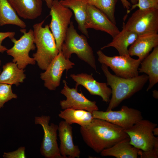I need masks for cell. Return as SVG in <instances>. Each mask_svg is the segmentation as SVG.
<instances>
[{
  "label": "cell",
  "mask_w": 158,
  "mask_h": 158,
  "mask_svg": "<svg viewBox=\"0 0 158 158\" xmlns=\"http://www.w3.org/2000/svg\"><path fill=\"white\" fill-rule=\"evenodd\" d=\"M80 132L86 145L97 153L129 137L122 128L103 120L93 118Z\"/></svg>",
  "instance_id": "1"
},
{
  "label": "cell",
  "mask_w": 158,
  "mask_h": 158,
  "mask_svg": "<svg viewBox=\"0 0 158 158\" xmlns=\"http://www.w3.org/2000/svg\"><path fill=\"white\" fill-rule=\"evenodd\" d=\"M101 68L111 87V95L106 111L113 110L123 100L128 99L140 90L148 80V76L143 74L131 78H125L111 74L108 67L102 64Z\"/></svg>",
  "instance_id": "2"
},
{
  "label": "cell",
  "mask_w": 158,
  "mask_h": 158,
  "mask_svg": "<svg viewBox=\"0 0 158 158\" xmlns=\"http://www.w3.org/2000/svg\"><path fill=\"white\" fill-rule=\"evenodd\" d=\"M44 20L33 26L34 43L37 48L33 57L39 67L45 70L59 51L49 25L42 27Z\"/></svg>",
  "instance_id": "3"
},
{
  "label": "cell",
  "mask_w": 158,
  "mask_h": 158,
  "mask_svg": "<svg viewBox=\"0 0 158 158\" xmlns=\"http://www.w3.org/2000/svg\"><path fill=\"white\" fill-rule=\"evenodd\" d=\"M62 44L61 51L66 59H69L72 54H76L81 60L87 63L96 71L97 67L93 50L86 37L79 35L71 22Z\"/></svg>",
  "instance_id": "4"
},
{
  "label": "cell",
  "mask_w": 158,
  "mask_h": 158,
  "mask_svg": "<svg viewBox=\"0 0 158 158\" xmlns=\"http://www.w3.org/2000/svg\"><path fill=\"white\" fill-rule=\"evenodd\" d=\"M97 53L98 61L110 67L116 76L129 78L139 75L138 68L141 62L139 59H134L129 55L109 56L101 50Z\"/></svg>",
  "instance_id": "5"
},
{
  "label": "cell",
  "mask_w": 158,
  "mask_h": 158,
  "mask_svg": "<svg viewBox=\"0 0 158 158\" xmlns=\"http://www.w3.org/2000/svg\"><path fill=\"white\" fill-rule=\"evenodd\" d=\"M20 30L23 35L18 40L14 37L11 39L13 46L7 49L6 52L8 55L13 58V62L16 63L19 68L24 69L29 64H35L34 59L29 56V53L30 51L35 49V46L33 30L30 29L27 32L26 30L23 28Z\"/></svg>",
  "instance_id": "6"
},
{
  "label": "cell",
  "mask_w": 158,
  "mask_h": 158,
  "mask_svg": "<svg viewBox=\"0 0 158 158\" xmlns=\"http://www.w3.org/2000/svg\"><path fill=\"white\" fill-rule=\"evenodd\" d=\"M50 9L51 20L49 26L60 51L73 13L70 8L62 5L58 0H53Z\"/></svg>",
  "instance_id": "7"
},
{
  "label": "cell",
  "mask_w": 158,
  "mask_h": 158,
  "mask_svg": "<svg viewBox=\"0 0 158 158\" xmlns=\"http://www.w3.org/2000/svg\"><path fill=\"white\" fill-rule=\"evenodd\" d=\"M157 126V124L143 118L124 130L131 145L139 150L146 151L153 147L156 137L153 130Z\"/></svg>",
  "instance_id": "8"
},
{
  "label": "cell",
  "mask_w": 158,
  "mask_h": 158,
  "mask_svg": "<svg viewBox=\"0 0 158 158\" xmlns=\"http://www.w3.org/2000/svg\"><path fill=\"white\" fill-rule=\"evenodd\" d=\"M125 26L138 35L158 31V9H138L132 14Z\"/></svg>",
  "instance_id": "9"
},
{
  "label": "cell",
  "mask_w": 158,
  "mask_h": 158,
  "mask_svg": "<svg viewBox=\"0 0 158 158\" xmlns=\"http://www.w3.org/2000/svg\"><path fill=\"white\" fill-rule=\"evenodd\" d=\"M93 118L105 120L124 130L128 129L138 121L143 118L139 110L123 105L120 110H111L105 111H95L92 113Z\"/></svg>",
  "instance_id": "10"
},
{
  "label": "cell",
  "mask_w": 158,
  "mask_h": 158,
  "mask_svg": "<svg viewBox=\"0 0 158 158\" xmlns=\"http://www.w3.org/2000/svg\"><path fill=\"white\" fill-rule=\"evenodd\" d=\"M50 118L49 116L42 115L36 117L35 119V124L40 125L44 130L40 152L45 158H63L60 153L57 142L58 126L53 123L49 125Z\"/></svg>",
  "instance_id": "11"
},
{
  "label": "cell",
  "mask_w": 158,
  "mask_h": 158,
  "mask_svg": "<svg viewBox=\"0 0 158 158\" xmlns=\"http://www.w3.org/2000/svg\"><path fill=\"white\" fill-rule=\"evenodd\" d=\"M75 64L66 59L61 51L51 62L44 72L40 74L41 78L44 81V85L50 90H55L59 86L64 71H67Z\"/></svg>",
  "instance_id": "12"
},
{
  "label": "cell",
  "mask_w": 158,
  "mask_h": 158,
  "mask_svg": "<svg viewBox=\"0 0 158 158\" xmlns=\"http://www.w3.org/2000/svg\"><path fill=\"white\" fill-rule=\"evenodd\" d=\"M64 87L61 93L66 97V100L60 101L61 108H67L83 110L92 113L99 110L96 102L91 101L86 97L82 92H78V88H70L67 85L65 80H63Z\"/></svg>",
  "instance_id": "13"
},
{
  "label": "cell",
  "mask_w": 158,
  "mask_h": 158,
  "mask_svg": "<svg viewBox=\"0 0 158 158\" xmlns=\"http://www.w3.org/2000/svg\"><path fill=\"white\" fill-rule=\"evenodd\" d=\"M85 26L87 29L92 28L106 32L113 38L120 31L104 13L94 5L89 4L87 8Z\"/></svg>",
  "instance_id": "14"
},
{
  "label": "cell",
  "mask_w": 158,
  "mask_h": 158,
  "mask_svg": "<svg viewBox=\"0 0 158 158\" xmlns=\"http://www.w3.org/2000/svg\"><path fill=\"white\" fill-rule=\"evenodd\" d=\"M70 77L76 82L75 87L79 85L85 87L92 95L100 97L102 101L109 103L111 95V90L106 83L99 82L93 78L92 74L85 73L71 74Z\"/></svg>",
  "instance_id": "15"
},
{
  "label": "cell",
  "mask_w": 158,
  "mask_h": 158,
  "mask_svg": "<svg viewBox=\"0 0 158 158\" xmlns=\"http://www.w3.org/2000/svg\"><path fill=\"white\" fill-rule=\"evenodd\" d=\"M58 126L61 155L63 158H79L80 151L78 146L74 144L72 126L65 121H60Z\"/></svg>",
  "instance_id": "16"
},
{
  "label": "cell",
  "mask_w": 158,
  "mask_h": 158,
  "mask_svg": "<svg viewBox=\"0 0 158 158\" xmlns=\"http://www.w3.org/2000/svg\"><path fill=\"white\" fill-rule=\"evenodd\" d=\"M158 45V34L150 33L138 35L128 49L130 56H138L142 61L153 48Z\"/></svg>",
  "instance_id": "17"
},
{
  "label": "cell",
  "mask_w": 158,
  "mask_h": 158,
  "mask_svg": "<svg viewBox=\"0 0 158 158\" xmlns=\"http://www.w3.org/2000/svg\"><path fill=\"white\" fill-rule=\"evenodd\" d=\"M18 15L25 19L33 20L40 16L42 0H8Z\"/></svg>",
  "instance_id": "18"
},
{
  "label": "cell",
  "mask_w": 158,
  "mask_h": 158,
  "mask_svg": "<svg viewBox=\"0 0 158 158\" xmlns=\"http://www.w3.org/2000/svg\"><path fill=\"white\" fill-rule=\"evenodd\" d=\"M139 73H144L148 77L149 84L146 91L150 90L158 82V46L141 62Z\"/></svg>",
  "instance_id": "19"
},
{
  "label": "cell",
  "mask_w": 158,
  "mask_h": 158,
  "mask_svg": "<svg viewBox=\"0 0 158 158\" xmlns=\"http://www.w3.org/2000/svg\"><path fill=\"white\" fill-rule=\"evenodd\" d=\"M125 24L123 23L121 31L113 38L111 42L102 47L101 49L112 47L117 50L120 55H129L128 47L133 43L138 35L127 29Z\"/></svg>",
  "instance_id": "20"
},
{
  "label": "cell",
  "mask_w": 158,
  "mask_h": 158,
  "mask_svg": "<svg viewBox=\"0 0 158 158\" xmlns=\"http://www.w3.org/2000/svg\"><path fill=\"white\" fill-rule=\"evenodd\" d=\"M139 150L130 143L128 137L104 150L100 153L102 156H113L116 158H137L138 156Z\"/></svg>",
  "instance_id": "21"
},
{
  "label": "cell",
  "mask_w": 158,
  "mask_h": 158,
  "mask_svg": "<svg viewBox=\"0 0 158 158\" xmlns=\"http://www.w3.org/2000/svg\"><path fill=\"white\" fill-rule=\"evenodd\" d=\"M59 1L62 5L73 10L79 30L88 37L87 29L85 26L88 0H61Z\"/></svg>",
  "instance_id": "22"
},
{
  "label": "cell",
  "mask_w": 158,
  "mask_h": 158,
  "mask_svg": "<svg viewBox=\"0 0 158 158\" xmlns=\"http://www.w3.org/2000/svg\"><path fill=\"white\" fill-rule=\"evenodd\" d=\"M58 116L71 125L76 123L86 127L91 123L93 118L92 113L87 111L67 108L61 111Z\"/></svg>",
  "instance_id": "23"
},
{
  "label": "cell",
  "mask_w": 158,
  "mask_h": 158,
  "mask_svg": "<svg viewBox=\"0 0 158 158\" xmlns=\"http://www.w3.org/2000/svg\"><path fill=\"white\" fill-rule=\"evenodd\" d=\"M2 68L0 74V83L18 86L26 78L24 70L19 68L15 63H7L3 66Z\"/></svg>",
  "instance_id": "24"
},
{
  "label": "cell",
  "mask_w": 158,
  "mask_h": 158,
  "mask_svg": "<svg viewBox=\"0 0 158 158\" xmlns=\"http://www.w3.org/2000/svg\"><path fill=\"white\" fill-rule=\"evenodd\" d=\"M16 25L22 29L26 25L18 17L8 0H0V26Z\"/></svg>",
  "instance_id": "25"
},
{
  "label": "cell",
  "mask_w": 158,
  "mask_h": 158,
  "mask_svg": "<svg viewBox=\"0 0 158 158\" xmlns=\"http://www.w3.org/2000/svg\"><path fill=\"white\" fill-rule=\"evenodd\" d=\"M117 0H97L88 4L94 5L104 13L114 24L116 25L115 16Z\"/></svg>",
  "instance_id": "26"
},
{
  "label": "cell",
  "mask_w": 158,
  "mask_h": 158,
  "mask_svg": "<svg viewBox=\"0 0 158 158\" xmlns=\"http://www.w3.org/2000/svg\"><path fill=\"white\" fill-rule=\"evenodd\" d=\"M11 85L0 83V108L3 107L6 102L13 99L17 98V95L12 92Z\"/></svg>",
  "instance_id": "27"
},
{
  "label": "cell",
  "mask_w": 158,
  "mask_h": 158,
  "mask_svg": "<svg viewBox=\"0 0 158 158\" xmlns=\"http://www.w3.org/2000/svg\"><path fill=\"white\" fill-rule=\"evenodd\" d=\"M137 7L140 10L158 9V0H138V3L132 5L127 13Z\"/></svg>",
  "instance_id": "28"
},
{
  "label": "cell",
  "mask_w": 158,
  "mask_h": 158,
  "mask_svg": "<svg viewBox=\"0 0 158 158\" xmlns=\"http://www.w3.org/2000/svg\"><path fill=\"white\" fill-rule=\"evenodd\" d=\"M138 156L141 158H157L158 157V138L156 137L153 147L150 150L143 151L139 150Z\"/></svg>",
  "instance_id": "29"
},
{
  "label": "cell",
  "mask_w": 158,
  "mask_h": 158,
  "mask_svg": "<svg viewBox=\"0 0 158 158\" xmlns=\"http://www.w3.org/2000/svg\"><path fill=\"white\" fill-rule=\"evenodd\" d=\"M25 147H20L12 152H4L3 157L6 158H25Z\"/></svg>",
  "instance_id": "30"
},
{
  "label": "cell",
  "mask_w": 158,
  "mask_h": 158,
  "mask_svg": "<svg viewBox=\"0 0 158 158\" xmlns=\"http://www.w3.org/2000/svg\"><path fill=\"white\" fill-rule=\"evenodd\" d=\"M15 33L13 32H0V53H3L6 51L7 48L2 44V41L7 38L10 39L14 37Z\"/></svg>",
  "instance_id": "31"
},
{
  "label": "cell",
  "mask_w": 158,
  "mask_h": 158,
  "mask_svg": "<svg viewBox=\"0 0 158 158\" xmlns=\"http://www.w3.org/2000/svg\"><path fill=\"white\" fill-rule=\"evenodd\" d=\"M133 4H135L138 3V0H129ZM123 6L124 8L126 9L127 12L130 10L131 7L130 3L128 0H121Z\"/></svg>",
  "instance_id": "32"
},
{
  "label": "cell",
  "mask_w": 158,
  "mask_h": 158,
  "mask_svg": "<svg viewBox=\"0 0 158 158\" xmlns=\"http://www.w3.org/2000/svg\"><path fill=\"white\" fill-rule=\"evenodd\" d=\"M44 1L46 4L47 7L50 8L52 6L53 0H42Z\"/></svg>",
  "instance_id": "33"
},
{
  "label": "cell",
  "mask_w": 158,
  "mask_h": 158,
  "mask_svg": "<svg viewBox=\"0 0 158 158\" xmlns=\"http://www.w3.org/2000/svg\"><path fill=\"white\" fill-rule=\"evenodd\" d=\"M153 133L154 136L158 135V128L157 127L154 128L153 130Z\"/></svg>",
  "instance_id": "34"
},
{
  "label": "cell",
  "mask_w": 158,
  "mask_h": 158,
  "mask_svg": "<svg viewBox=\"0 0 158 158\" xmlns=\"http://www.w3.org/2000/svg\"><path fill=\"white\" fill-rule=\"evenodd\" d=\"M158 91L156 90H154L153 91V97L156 99H157L158 97Z\"/></svg>",
  "instance_id": "35"
},
{
  "label": "cell",
  "mask_w": 158,
  "mask_h": 158,
  "mask_svg": "<svg viewBox=\"0 0 158 158\" xmlns=\"http://www.w3.org/2000/svg\"><path fill=\"white\" fill-rule=\"evenodd\" d=\"M97 0H88V4L96 1Z\"/></svg>",
  "instance_id": "36"
},
{
  "label": "cell",
  "mask_w": 158,
  "mask_h": 158,
  "mask_svg": "<svg viewBox=\"0 0 158 158\" xmlns=\"http://www.w3.org/2000/svg\"><path fill=\"white\" fill-rule=\"evenodd\" d=\"M1 61L0 60V65H1ZM1 73V70H0V74Z\"/></svg>",
  "instance_id": "37"
}]
</instances>
